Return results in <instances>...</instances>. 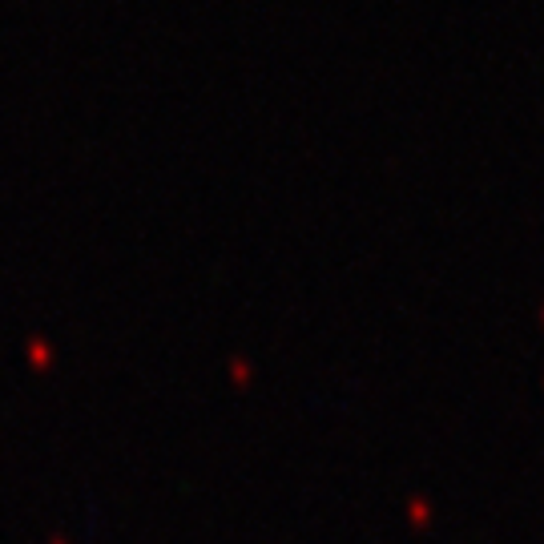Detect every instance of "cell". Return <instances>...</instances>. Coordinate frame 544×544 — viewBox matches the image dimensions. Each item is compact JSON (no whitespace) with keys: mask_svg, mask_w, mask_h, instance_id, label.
Segmentation results:
<instances>
[{"mask_svg":"<svg viewBox=\"0 0 544 544\" xmlns=\"http://www.w3.org/2000/svg\"><path fill=\"white\" fill-rule=\"evenodd\" d=\"M49 544H69V536H53V540H49Z\"/></svg>","mask_w":544,"mask_h":544,"instance_id":"cell-1","label":"cell"}]
</instances>
